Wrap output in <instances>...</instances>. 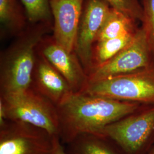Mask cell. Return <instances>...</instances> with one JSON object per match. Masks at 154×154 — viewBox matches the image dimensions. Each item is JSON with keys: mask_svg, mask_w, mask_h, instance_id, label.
<instances>
[{"mask_svg": "<svg viewBox=\"0 0 154 154\" xmlns=\"http://www.w3.org/2000/svg\"><path fill=\"white\" fill-rule=\"evenodd\" d=\"M142 105L82 92L71 94L57 106L61 141L70 143L83 135L101 137L106 127Z\"/></svg>", "mask_w": 154, "mask_h": 154, "instance_id": "1", "label": "cell"}, {"mask_svg": "<svg viewBox=\"0 0 154 154\" xmlns=\"http://www.w3.org/2000/svg\"><path fill=\"white\" fill-rule=\"evenodd\" d=\"M53 29L51 23H30L1 53V95L19 93L31 87L37 47Z\"/></svg>", "mask_w": 154, "mask_h": 154, "instance_id": "2", "label": "cell"}, {"mask_svg": "<svg viewBox=\"0 0 154 154\" xmlns=\"http://www.w3.org/2000/svg\"><path fill=\"white\" fill-rule=\"evenodd\" d=\"M7 121L20 122L42 129L51 135L59 134L57 106L32 87L19 93L0 95Z\"/></svg>", "mask_w": 154, "mask_h": 154, "instance_id": "3", "label": "cell"}, {"mask_svg": "<svg viewBox=\"0 0 154 154\" xmlns=\"http://www.w3.org/2000/svg\"><path fill=\"white\" fill-rule=\"evenodd\" d=\"M82 93L140 105H154V66L88 82Z\"/></svg>", "mask_w": 154, "mask_h": 154, "instance_id": "4", "label": "cell"}, {"mask_svg": "<svg viewBox=\"0 0 154 154\" xmlns=\"http://www.w3.org/2000/svg\"><path fill=\"white\" fill-rule=\"evenodd\" d=\"M154 133V105L138 110L106 127L102 138L110 139L127 154H137Z\"/></svg>", "mask_w": 154, "mask_h": 154, "instance_id": "5", "label": "cell"}, {"mask_svg": "<svg viewBox=\"0 0 154 154\" xmlns=\"http://www.w3.org/2000/svg\"><path fill=\"white\" fill-rule=\"evenodd\" d=\"M154 66L143 29L139 28L132 42L117 55L88 72V82L137 72Z\"/></svg>", "mask_w": 154, "mask_h": 154, "instance_id": "6", "label": "cell"}, {"mask_svg": "<svg viewBox=\"0 0 154 154\" xmlns=\"http://www.w3.org/2000/svg\"><path fill=\"white\" fill-rule=\"evenodd\" d=\"M53 137L27 123L7 121L0 126V154H52Z\"/></svg>", "mask_w": 154, "mask_h": 154, "instance_id": "7", "label": "cell"}, {"mask_svg": "<svg viewBox=\"0 0 154 154\" xmlns=\"http://www.w3.org/2000/svg\"><path fill=\"white\" fill-rule=\"evenodd\" d=\"M106 0H85L77 30L74 51L88 75L97 35L110 11Z\"/></svg>", "mask_w": 154, "mask_h": 154, "instance_id": "8", "label": "cell"}, {"mask_svg": "<svg viewBox=\"0 0 154 154\" xmlns=\"http://www.w3.org/2000/svg\"><path fill=\"white\" fill-rule=\"evenodd\" d=\"M37 50L66 79L73 92H82L88 84V75L75 51H67L48 34L41 40Z\"/></svg>", "mask_w": 154, "mask_h": 154, "instance_id": "9", "label": "cell"}, {"mask_svg": "<svg viewBox=\"0 0 154 154\" xmlns=\"http://www.w3.org/2000/svg\"><path fill=\"white\" fill-rule=\"evenodd\" d=\"M85 0H51L55 41L70 52L75 50L77 30Z\"/></svg>", "mask_w": 154, "mask_h": 154, "instance_id": "10", "label": "cell"}, {"mask_svg": "<svg viewBox=\"0 0 154 154\" xmlns=\"http://www.w3.org/2000/svg\"><path fill=\"white\" fill-rule=\"evenodd\" d=\"M31 87L56 106L73 93L66 79L37 50Z\"/></svg>", "mask_w": 154, "mask_h": 154, "instance_id": "11", "label": "cell"}, {"mask_svg": "<svg viewBox=\"0 0 154 154\" xmlns=\"http://www.w3.org/2000/svg\"><path fill=\"white\" fill-rule=\"evenodd\" d=\"M0 22L11 35L17 36L27 28L28 17L20 0H0Z\"/></svg>", "mask_w": 154, "mask_h": 154, "instance_id": "12", "label": "cell"}, {"mask_svg": "<svg viewBox=\"0 0 154 154\" xmlns=\"http://www.w3.org/2000/svg\"><path fill=\"white\" fill-rule=\"evenodd\" d=\"M137 22L131 18L111 8L99 30L95 43L136 31L138 29Z\"/></svg>", "mask_w": 154, "mask_h": 154, "instance_id": "13", "label": "cell"}, {"mask_svg": "<svg viewBox=\"0 0 154 154\" xmlns=\"http://www.w3.org/2000/svg\"><path fill=\"white\" fill-rule=\"evenodd\" d=\"M137 30L116 38L96 42L94 46L91 69L104 64L120 53L132 42Z\"/></svg>", "mask_w": 154, "mask_h": 154, "instance_id": "14", "label": "cell"}, {"mask_svg": "<svg viewBox=\"0 0 154 154\" xmlns=\"http://www.w3.org/2000/svg\"><path fill=\"white\" fill-rule=\"evenodd\" d=\"M105 140L97 135H83L69 144L73 154H119Z\"/></svg>", "mask_w": 154, "mask_h": 154, "instance_id": "15", "label": "cell"}, {"mask_svg": "<svg viewBox=\"0 0 154 154\" xmlns=\"http://www.w3.org/2000/svg\"><path fill=\"white\" fill-rule=\"evenodd\" d=\"M30 23H49L53 25L51 0H20Z\"/></svg>", "mask_w": 154, "mask_h": 154, "instance_id": "16", "label": "cell"}, {"mask_svg": "<svg viewBox=\"0 0 154 154\" xmlns=\"http://www.w3.org/2000/svg\"><path fill=\"white\" fill-rule=\"evenodd\" d=\"M142 26L154 62V0H142Z\"/></svg>", "mask_w": 154, "mask_h": 154, "instance_id": "17", "label": "cell"}, {"mask_svg": "<svg viewBox=\"0 0 154 154\" xmlns=\"http://www.w3.org/2000/svg\"><path fill=\"white\" fill-rule=\"evenodd\" d=\"M111 8L120 11L134 19L141 22L143 11L142 4L139 0H106Z\"/></svg>", "mask_w": 154, "mask_h": 154, "instance_id": "18", "label": "cell"}, {"mask_svg": "<svg viewBox=\"0 0 154 154\" xmlns=\"http://www.w3.org/2000/svg\"><path fill=\"white\" fill-rule=\"evenodd\" d=\"M53 149L52 154H67L61 144V139L58 135H54L53 137Z\"/></svg>", "mask_w": 154, "mask_h": 154, "instance_id": "19", "label": "cell"}, {"mask_svg": "<svg viewBox=\"0 0 154 154\" xmlns=\"http://www.w3.org/2000/svg\"><path fill=\"white\" fill-rule=\"evenodd\" d=\"M147 154H154V146L152 147V149L149 151V152Z\"/></svg>", "mask_w": 154, "mask_h": 154, "instance_id": "20", "label": "cell"}]
</instances>
